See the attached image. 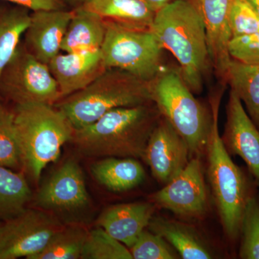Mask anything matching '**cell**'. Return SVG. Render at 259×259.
I'll use <instances>...</instances> for the list:
<instances>
[{
    "label": "cell",
    "mask_w": 259,
    "mask_h": 259,
    "mask_svg": "<svg viewBox=\"0 0 259 259\" xmlns=\"http://www.w3.org/2000/svg\"><path fill=\"white\" fill-rule=\"evenodd\" d=\"M161 117L153 102L119 107L93 123L74 130L71 141L80 153L90 157L143 158Z\"/></svg>",
    "instance_id": "6da1fadb"
},
{
    "label": "cell",
    "mask_w": 259,
    "mask_h": 259,
    "mask_svg": "<svg viewBox=\"0 0 259 259\" xmlns=\"http://www.w3.org/2000/svg\"><path fill=\"white\" fill-rule=\"evenodd\" d=\"M151 30L178 61L191 91L199 95L212 69L203 21L192 2L175 0L158 10Z\"/></svg>",
    "instance_id": "7a4b0ae2"
},
{
    "label": "cell",
    "mask_w": 259,
    "mask_h": 259,
    "mask_svg": "<svg viewBox=\"0 0 259 259\" xmlns=\"http://www.w3.org/2000/svg\"><path fill=\"white\" fill-rule=\"evenodd\" d=\"M225 87L226 83H221L209 97L212 124L205 155L209 184L223 231L229 241L235 242L240 238L242 219L250 194L244 174L231 159L219 133V109Z\"/></svg>",
    "instance_id": "3957f363"
},
{
    "label": "cell",
    "mask_w": 259,
    "mask_h": 259,
    "mask_svg": "<svg viewBox=\"0 0 259 259\" xmlns=\"http://www.w3.org/2000/svg\"><path fill=\"white\" fill-rule=\"evenodd\" d=\"M149 86L152 101L162 117L185 139L191 158H202L212 127L210 107H207L194 97L184 80L180 66H164L150 81Z\"/></svg>",
    "instance_id": "277c9868"
},
{
    "label": "cell",
    "mask_w": 259,
    "mask_h": 259,
    "mask_svg": "<svg viewBox=\"0 0 259 259\" xmlns=\"http://www.w3.org/2000/svg\"><path fill=\"white\" fill-rule=\"evenodd\" d=\"M13 112L22 166L38 181L44 168L59 159L61 148L72 139L74 127L54 105H15Z\"/></svg>",
    "instance_id": "5b68a950"
},
{
    "label": "cell",
    "mask_w": 259,
    "mask_h": 259,
    "mask_svg": "<svg viewBox=\"0 0 259 259\" xmlns=\"http://www.w3.org/2000/svg\"><path fill=\"white\" fill-rule=\"evenodd\" d=\"M151 102L149 82L123 70L107 68L87 88L61 99L54 106L76 130L93 123L114 109Z\"/></svg>",
    "instance_id": "8992f818"
},
{
    "label": "cell",
    "mask_w": 259,
    "mask_h": 259,
    "mask_svg": "<svg viewBox=\"0 0 259 259\" xmlns=\"http://www.w3.org/2000/svg\"><path fill=\"white\" fill-rule=\"evenodd\" d=\"M105 23L106 31L100 50L105 66L123 70L147 82L152 81L164 67V49L154 32Z\"/></svg>",
    "instance_id": "52a82bcc"
},
{
    "label": "cell",
    "mask_w": 259,
    "mask_h": 259,
    "mask_svg": "<svg viewBox=\"0 0 259 259\" xmlns=\"http://www.w3.org/2000/svg\"><path fill=\"white\" fill-rule=\"evenodd\" d=\"M0 98L15 105L47 104L61 100L59 86L49 65L39 61L20 42L0 74Z\"/></svg>",
    "instance_id": "ba28073f"
},
{
    "label": "cell",
    "mask_w": 259,
    "mask_h": 259,
    "mask_svg": "<svg viewBox=\"0 0 259 259\" xmlns=\"http://www.w3.org/2000/svg\"><path fill=\"white\" fill-rule=\"evenodd\" d=\"M63 227L54 213L25 209L0 225V259H31Z\"/></svg>",
    "instance_id": "9c48e42d"
},
{
    "label": "cell",
    "mask_w": 259,
    "mask_h": 259,
    "mask_svg": "<svg viewBox=\"0 0 259 259\" xmlns=\"http://www.w3.org/2000/svg\"><path fill=\"white\" fill-rule=\"evenodd\" d=\"M201 158H191L175 178L151 196V202L180 217L196 219L204 216L208 195Z\"/></svg>",
    "instance_id": "30bf717a"
},
{
    "label": "cell",
    "mask_w": 259,
    "mask_h": 259,
    "mask_svg": "<svg viewBox=\"0 0 259 259\" xmlns=\"http://www.w3.org/2000/svg\"><path fill=\"white\" fill-rule=\"evenodd\" d=\"M143 158L153 177L165 185L188 164L190 148L185 139L161 116L150 136Z\"/></svg>",
    "instance_id": "8fae6325"
},
{
    "label": "cell",
    "mask_w": 259,
    "mask_h": 259,
    "mask_svg": "<svg viewBox=\"0 0 259 259\" xmlns=\"http://www.w3.org/2000/svg\"><path fill=\"white\" fill-rule=\"evenodd\" d=\"M39 208L54 212H74L90 203L82 171L72 160L64 163L42 186L36 197Z\"/></svg>",
    "instance_id": "7c38bea8"
},
{
    "label": "cell",
    "mask_w": 259,
    "mask_h": 259,
    "mask_svg": "<svg viewBox=\"0 0 259 259\" xmlns=\"http://www.w3.org/2000/svg\"><path fill=\"white\" fill-rule=\"evenodd\" d=\"M221 138L228 153L240 156L245 161L259 188V130L232 90L227 103L226 122Z\"/></svg>",
    "instance_id": "4fadbf2b"
},
{
    "label": "cell",
    "mask_w": 259,
    "mask_h": 259,
    "mask_svg": "<svg viewBox=\"0 0 259 259\" xmlns=\"http://www.w3.org/2000/svg\"><path fill=\"white\" fill-rule=\"evenodd\" d=\"M191 1L203 21L212 71L221 82L226 83L232 60L228 46L232 38L229 16L233 0Z\"/></svg>",
    "instance_id": "5bb4252c"
},
{
    "label": "cell",
    "mask_w": 259,
    "mask_h": 259,
    "mask_svg": "<svg viewBox=\"0 0 259 259\" xmlns=\"http://www.w3.org/2000/svg\"><path fill=\"white\" fill-rule=\"evenodd\" d=\"M74 10H40L32 12L24 34L23 42L32 55L49 65L61 52V44Z\"/></svg>",
    "instance_id": "9a60e30c"
},
{
    "label": "cell",
    "mask_w": 259,
    "mask_h": 259,
    "mask_svg": "<svg viewBox=\"0 0 259 259\" xmlns=\"http://www.w3.org/2000/svg\"><path fill=\"white\" fill-rule=\"evenodd\" d=\"M49 66L59 86L61 100L87 88L107 69L101 50L60 52Z\"/></svg>",
    "instance_id": "2e32d148"
},
{
    "label": "cell",
    "mask_w": 259,
    "mask_h": 259,
    "mask_svg": "<svg viewBox=\"0 0 259 259\" xmlns=\"http://www.w3.org/2000/svg\"><path fill=\"white\" fill-rule=\"evenodd\" d=\"M156 209L151 201L116 204L103 211L97 224L112 238L131 248L148 228Z\"/></svg>",
    "instance_id": "e0dca14e"
},
{
    "label": "cell",
    "mask_w": 259,
    "mask_h": 259,
    "mask_svg": "<svg viewBox=\"0 0 259 259\" xmlns=\"http://www.w3.org/2000/svg\"><path fill=\"white\" fill-rule=\"evenodd\" d=\"M105 20L96 13L79 5L74 10L61 51L65 53L100 50L105 36Z\"/></svg>",
    "instance_id": "ac0fdd59"
},
{
    "label": "cell",
    "mask_w": 259,
    "mask_h": 259,
    "mask_svg": "<svg viewBox=\"0 0 259 259\" xmlns=\"http://www.w3.org/2000/svg\"><path fill=\"white\" fill-rule=\"evenodd\" d=\"M82 6L127 28L151 30L156 12L142 0H86Z\"/></svg>",
    "instance_id": "d6986e66"
},
{
    "label": "cell",
    "mask_w": 259,
    "mask_h": 259,
    "mask_svg": "<svg viewBox=\"0 0 259 259\" xmlns=\"http://www.w3.org/2000/svg\"><path fill=\"white\" fill-rule=\"evenodd\" d=\"M91 171L100 185L113 192L133 190L146 178L144 166L134 158L105 157L93 163Z\"/></svg>",
    "instance_id": "ffe728a7"
},
{
    "label": "cell",
    "mask_w": 259,
    "mask_h": 259,
    "mask_svg": "<svg viewBox=\"0 0 259 259\" xmlns=\"http://www.w3.org/2000/svg\"><path fill=\"white\" fill-rule=\"evenodd\" d=\"M148 230L159 235L184 259L212 258V250L192 227L174 220L153 216Z\"/></svg>",
    "instance_id": "44dd1931"
},
{
    "label": "cell",
    "mask_w": 259,
    "mask_h": 259,
    "mask_svg": "<svg viewBox=\"0 0 259 259\" xmlns=\"http://www.w3.org/2000/svg\"><path fill=\"white\" fill-rule=\"evenodd\" d=\"M226 83L240 99L259 130V66H248L232 59Z\"/></svg>",
    "instance_id": "7402d4cb"
},
{
    "label": "cell",
    "mask_w": 259,
    "mask_h": 259,
    "mask_svg": "<svg viewBox=\"0 0 259 259\" xmlns=\"http://www.w3.org/2000/svg\"><path fill=\"white\" fill-rule=\"evenodd\" d=\"M30 16L28 8L17 5H0V74L22 41Z\"/></svg>",
    "instance_id": "603a6c76"
},
{
    "label": "cell",
    "mask_w": 259,
    "mask_h": 259,
    "mask_svg": "<svg viewBox=\"0 0 259 259\" xmlns=\"http://www.w3.org/2000/svg\"><path fill=\"white\" fill-rule=\"evenodd\" d=\"M31 195L23 173L0 166V220L6 221L23 212Z\"/></svg>",
    "instance_id": "cb8c5ba5"
},
{
    "label": "cell",
    "mask_w": 259,
    "mask_h": 259,
    "mask_svg": "<svg viewBox=\"0 0 259 259\" xmlns=\"http://www.w3.org/2000/svg\"><path fill=\"white\" fill-rule=\"evenodd\" d=\"M88 232L80 225L64 226L31 259L81 258Z\"/></svg>",
    "instance_id": "d4e9b609"
},
{
    "label": "cell",
    "mask_w": 259,
    "mask_h": 259,
    "mask_svg": "<svg viewBox=\"0 0 259 259\" xmlns=\"http://www.w3.org/2000/svg\"><path fill=\"white\" fill-rule=\"evenodd\" d=\"M81 259H133L129 248L100 227L89 231Z\"/></svg>",
    "instance_id": "484cf974"
},
{
    "label": "cell",
    "mask_w": 259,
    "mask_h": 259,
    "mask_svg": "<svg viewBox=\"0 0 259 259\" xmlns=\"http://www.w3.org/2000/svg\"><path fill=\"white\" fill-rule=\"evenodd\" d=\"M240 258L259 259V195L250 194L242 219Z\"/></svg>",
    "instance_id": "4316f807"
},
{
    "label": "cell",
    "mask_w": 259,
    "mask_h": 259,
    "mask_svg": "<svg viewBox=\"0 0 259 259\" xmlns=\"http://www.w3.org/2000/svg\"><path fill=\"white\" fill-rule=\"evenodd\" d=\"M0 166L11 169L22 166L14 127V112L0 104Z\"/></svg>",
    "instance_id": "83f0119b"
},
{
    "label": "cell",
    "mask_w": 259,
    "mask_h": 259,
    "mask_svg": "<svg viewBox=\"0 0 259 259\" xmlns=\"http://www.w3.org/2000/svg\"><path fill=\"white\" fill-rule=\"evenodd\" d=\"M129 249L134 259L180 258L176 250L164 238L149 230H144Z\"/></svg>",
    "instance_id": "f1b7e54d"
},
{
    "label": "cell",
    "mask_w": 259,
    "mask_h": 259,
    "mask_svg": "<svg viewBox=\"0 0 259 259\" xmlns=\"http://www.w3.org/2000/svg\"><path fill=\"white\" fill-rule=\"evenodd\" d=\"M232 37L259 32V16L245 0H233L229 16Z\"/></svg>",
    "instance_id": "f546056e"
},
{
    "label": "cell",
    "mask_w": 259,
    "mask_h": 259,
    "mask_svg": "<svg viewBox=\"0 0 259 259\" xmlns=\"http://www.w3.org/2000/svg\"><path fill=\"white\" fill-rule=\"evenodd\" d=\"M228 51L233 60L248 66H259V32L232 37Z\"/></svg>",
    "instance_id": "4dcf8cb0"
},
{
    "label": "cell",
    "mask_w": 259,
    "mask_h": 259,
    "mask_svg": "<svg viewBox=\"0 0 259 259\" xmlns=\"http://www.w3.org/2000/svg\"><path fill=\"white\" fill-rule=\"evenodd\" d=\"M28 8L32 12L63 10L64 0H0Z\"/></svg>",
    "instance_id": "1f68e13d"
},
{
    "label": "cell",
    "mask_w": 259,
    "mask_h": 259,
    "mask_svg": "<svg viewBox=\"0 0 259 259\" xmlns=\"http://www.w3.org/2000/svg\"><path fill=\"white\" fill-rule=\"evenodd\" d=\"M142 1L156 13L158 10L175 0H142Z\"/></svg>",
    "instance_id": "d6a6232c"
},
{
    "label": "cell",
    "mask_w": 259,
    "mask_h": 259,
    "mask_svg": "<svg viewBox=\"0 0 259 259\" xmlns=\"http://www.w3.org/2000/svg\"><path fill=\"white\" fill-rule=\"evenodd\" d=\"M253 8L259 16V0H245Z\"/></svg>",
    "instance_id": "836d02e7"
},
{
    "label": "cell",
    "mask_w": 259,
    "mask_h": 259,
    "mask_svg": "<svg viewBox=\"0 0 259 259\" xmlns=\"http://www.w3.org/2000/svg\"><path fill=\"white\" fill-rule=\"evenodd\" d=\"M65 2H67L69 4L71 5H82L86 0H64Z\"/></svg>",
    "instance_id": "e575fe53"
},
{
    "label": "cell",
    "mask_w": 259,
    "mask_h": 259,
    "mask_svg": "<svg viewBox=\"0 0 259 259\" xmlns=\"http://www.w3.org/2000/svg\"><path fill=\"white\" fill-rule=\"evenodd\" d=\"M1 223H1V222H0V225H1Z\"/></svg>",
    "instance_id": "d590c367"
}]
</instances>
